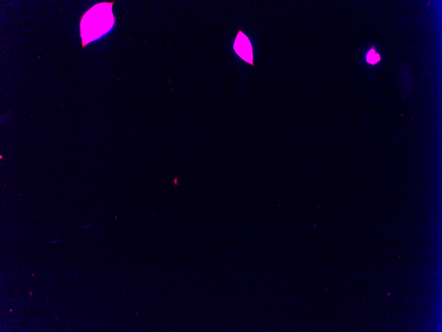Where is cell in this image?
<instances>
[{
	"mask_svg": "<svg viewBox=\"0 0 442 332\" xmlns=\"http://www.w3.org/2000/svg\"><path fill=\"white\" fill-rule=\"evenodd\" d=\"M115 1L98 3L82 17L80 21V36L82 47L109 33L114 25L116 19L113 16L112 7Z\"/></svg>",
	"mask_w": 442,
	"mask_h": 332,
	"instance_id": "6da1fadb",
	"label": "cell"
},
{
	"mask_svg": "<svg viewBox=\"0 0 442 332\" xmlns=\"http://www.w3.org/2000/svg\"><path fill=\"white\" fill-rule=\"evenodd\" d=\"M367 62L372 65H376L380 61L381 57L378 53H377L374 49H371L367 53L366 57Z\"/></svg>",
	"mask_w": 442,
	"mask_h": 332,
	"instance_id": "3957f363",
	"label": "cell"
},
{
	"mask_svg": "<svg viewBox=\"0 0 442 332\" xmlns=\"http://www.w3.org/2000/svg\"><path fill=\"white\" fill-rule=\"evenodd\" d=\"M89 227V225H87V226H82V227Z\"/></svg>",
	"mask_w": 442,
	"mask_h": 332,
	"instance_id": "277c9868",
	"label": "cell"
},
{
	"mask_svg": "<svg viewBox=\"0 0 442 332\" xmlns=\"http://www.w3.org/2000/svg\"><path fill=\"white\" fill-rule=\"evenodd\" d=\"M234 51L236 55L241 58L244 62L251 66H254V55H253V44L249 37L241 31L238 30L237 35L235 38Z\"/></svg>",
	"mask_w": 442,
	"mask_h": 332,
	"instance_id": "7a4b0ae2",
	"label": "cell"
}]
</instances>
